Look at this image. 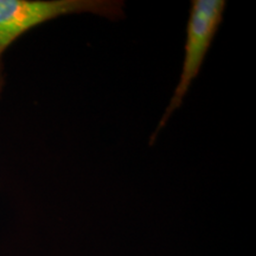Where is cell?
I'll list each match as a JSON object with an SVG mask.
<instances>
[{"instance_id": "1", "label": "cell", "mask_w": 256, "mask_h": 256, "mask_svg": "<svg viewBox=\"0 0 256 256\" xmlns=\"http://www.w3.org/2000/svg\"><path fill=\"white\" fill-rule=\"evenodd\" d=\"M122 8L114 0H0V58L25 32L51 19L76 14L119 19Z\"/></svg>"}, {"instance_id": "2", "label": "cell", "mask_w": 256, "mask_h": 256, "mask_svg": "<svg viewBox=\"0 0 256 256\" xmlns=\"http://www.w3.org/2000/svg\"><path fill=\"white\" fill-rule=\"evenodd\" d=\"M226 6V2L224 0H194L191 2L180 78L174 89V96L166 107L165 114L162 115L154 134L152 136V142H154L156 134L168 122L172 113L182 104L191 83L197 78L211 42L215 38L216 32L223 20Z\"/></svg>"}, {"instance_id": "3", "label": "cell", "mask_w": 256, "mask_h": 256, "mask_svg": "<svg viewBox=\"0 0 256 256\" xmlns=\"http://www.w3.org/2000/svg\"><path fill=\"white\" fill-rule=\"evenodd\" d=\"M4 87V72H2V64L0 63V92Z\"/></svg>"}]
</instances>
